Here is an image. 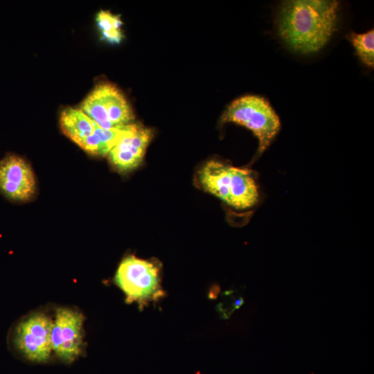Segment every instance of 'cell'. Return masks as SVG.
<instances>
[{
    "mask_svg": "<svg viewBox=\"0 0 374 374\" xmlns=\"http://www.w3.org/2000/svg\"><path fill=\"white\" fill-rule=\"evenodd\" d=\"M339 11L335 0L285 1L277 17L278 34L296 53H317L336 31Z\"/></svg>",
    "mask_w": 374,
    "mask_h": 374,
    "instance_id": "1",
    "label": "cell"
},
{
    "mask_svg": "<svg viewBox=\"0 0 374 374\" xmlns=\"http://www.w3.org/2000/svg\"><path fill=\"white\" fill-rule=\"evenodd\" d=\"M199 180L205 191L238 209L254 206L259 198L256 181L248 169L210 161L199 171Z\"/></svg>",
    "mask_w": 374,
    "mask_h": 374,
    "instance_id": "2",
    "label": "cell"
},
{
    "mask_svg": "<svg viewBox=\"0 0 374 374\" xmlns=\"http://www.w3.org/2000/svg\"><path fill=\"white\" fill-rule=\"evenodd\" d=\"M114 282L125 295L126 303H137L140 309L165 296L159 265L134 256L120 263Z\"/></svg>",
    "mask_w": 374,
    "mask_h": 374,
    "instance_id": "3",
    "label": "cell"
},
{
    "mask_svg": "<svg viewBox=\"0 0 374 374\" xmlns=\"http://www.w3.org/2000/svg\"><path fill=\"white\" fill-rule=\"evenodd\" d=\"M220 121L235 123L251 130L258 140V156L269 146L280 128L279 117L269 102L257 96H245L233 101Z\"/></svg>",
    "mask_w": 374,
    "mask_h": 374,
    "instance_id": "4",
    "label": "cell"
},
{
    "mask_svg": "<svg viewBox=\"0 0 374 374\" xmlns=\"http://www.w3.org/2000/svg\"><path fill=\"white\" fill-rule=\"evenodd\" d=\"M80 109L103 129L128 125L134 119L125 96L109 82L96 86L82 103Z\"/></svg>",
    "mask_w": 374,
    "mask_h": 374,
    "instance_id": "5",
    "label": "cell"
},
{
    "mask_svg": "<svg viewBox=\"0 0 374 374\" xmlns=\"http://www.w3.org/2000/svg\"><path fill=\"white\" fill-rule=\"evenodd\" d=\"M52 322L53 320L43 312L28 315L15 328V347L30 361H48L53 352L51 340Z\"/></svg>",
    "mask_w": 374,
    "mask_h": 374,
    "instance_id": "6",
    "label": "cell"
},
{
    "mask_svg": "<svg viewBox=\"0 0 374 374\" xmlns=\"http://www.w3.org/2000/svg\"><path fill=\"white\" fill-rule=\"evenodd\" d=\"M82 314L71 308L56 310L52 322V351L63 362L71 363L81 353L83 339Z\"/></svg>",
    "mask_w": 374,
    "mask_h": 374,
    "instance_id": "7",
    "label": "cell"
},
{
    "mask_svg": "<svg viewBox=\"0 0 374 374\" xmlns=\"http://www.w3.org/2000/svg\"><path fill=\"white\" fill-rule=\"evenodd\" d=\"M33 172L22 158L9 154L0 161V191L16 202L30 199L35 193Z\"/></svg>",
    "mask_w": 374,
    "mask_h": 374,
    "instance_id": "8",
    "label": "cell"
},
{
    "mask_svg": "<svg viewBox=\"0 0 374 374\" xmlns=\"http://www.w3.org/2000/svg\"><path fill=\"white\" fill-rule=\"evenodd\" d=\"M152 136V131L138 125L108 153L110 162L121 171L137 168L142 162L145 149Z\"/></svg>",
    "mask_w": 374,
    "mask_h": 374,
    "instance_id": "9",
    "label": "cell"
},
{
    "mask_svg": "<svg viewBox=\"0 0 374 374\" xmlns=\"http://www.w3.org/2000/svg\"><path fill=\"white\" fill-rule=\"evenodd\" d=\"M60 123L64 134L78 145L94 133L96 124L82 110L75 108L65 109Z\"/></svg>",
    "mask_w": 374,
    "mask_h": 374,
    "instance_id": "10",
    "label": "cell"
},
{
    "mask_svg": "<svg viewBox=\"0 0 374 374\" xmlns=\"http://www.w3.org/2000/svg\"><path fill=\"white\" fill-rule=\"evenodd\" d=\"M96 21L105 41L112 44H118L123 40V23L119 15H114L109 11L100 10L96 15Z\"/></svg>",
    "mask_w": 374,
    "mask_h": 374,
    "instance_id": "11",
    "label": "cell"
},
{
    "mask_svg": "<svg viewBox=\"0 0 374 374\" xmlns=\"http://www.w3.org/2000/svg\"><path fill=\"white\" fill-rule=\"evenodd\" d=\"M348 38L353 44L355 53L367 67L374 66V31L373 29L364 33L352 32Z\"/></svg>",
    "mask_w": 374,
    "mask_h": 374,
    "instance_id": "12",
    "label": "cell"
}]
</instances>
